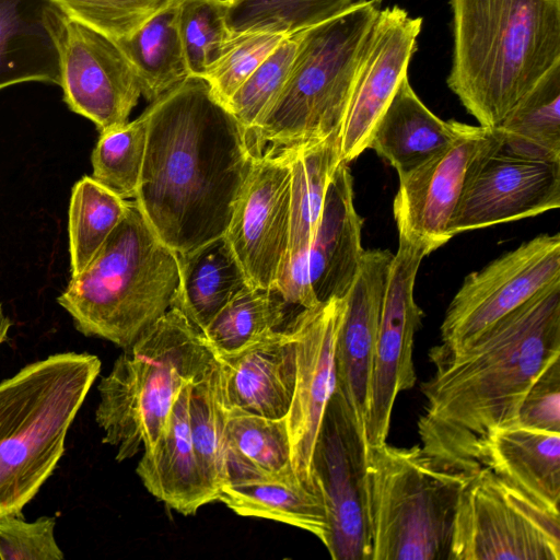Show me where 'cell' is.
Listing matches in <instances>:
<instances>
[{
    "instance_id": "cell-33",
    "label": "cell",
    "mask_w": 560,
    "mask_h": 560,
    "mask_svg": "<svg viewBox=\"0 0 560 560\" xmlns=\"http://www.w3.org/2000/svg\"><path fill=\"white\" fill-rule=\"evenodd\" d=\"M127 202L92 176L74 184L68 223L72 276L83 271L121 221Z\"/></svg>"
},
{
    "instance_id": "cell-21",
    "label": "cell",
    "mask_w": 560,
    "mask_h": 560,
    "mask_svg": "<svg viewBox=\"0 0 560 560\" xmlns=\"http://www.w3.org/2000/svg\"><path fill=\"white\" fill-rule=\"evenodd\" d=\"M228 415L287 417L295 385V340L287 326L229 354L214 355Z\"/></svg>"
},
{
    "instance_id": "cell-8",
    "label": "cell",
    "mask_w": 560,
    "mask_h": 560,
    "mask_svg": "<svg viewBox=\"0 0 560 560\" xmlns=\"http://www.w3.org/2000/svg\"><path fill=\"white\" fill-rule=\"evenodd\" d=\"M474 474L445 467L419 445L369 446L362 482L370 560H447L458 499Z\"/></svg>"
},
{
    "instance_id": "cell-20",
    "label": "cell",
    "mask_w": 560,
    "mask_h": 560,
    "mask_svg": "<svg viewBox=\"0 0 560 560\" xmlns=\"http://www.w3.org/2000/svg\"><path fill=\"white\" fill-rule=\"evenodd\" d=\"M291 170L289 246L276 289L290 305L312 308L315 302L307 279V253L314 238L328 185L341 163L339 135L283 149Z\"/></svg>"
},
{
    "instance_id": "cell-31",
    "label": "cell",
    "mask_w": 560,
    "mask_h": 560,
    "mask_svg": "<svg viewBox=\"0 0 560 560\" xmlns=\"http://www.w3.org/2000/svg\"><path fill=\"white\" fill-rule=\"evenodd\" d=\"M497 128L510 149L560 160V61L515 104Z\"/></svg>"
},
{
    "instance_id": "cell-27",
    "label": "cell",
    "mask_w": 560,
    "mask_h": 560,
    "mask_svg": "<svg viewBox=\"0 0 560 560\" xmlns=\"http://www.w3.org/2000/svg\"><path fill=\"white\" fill-rule=\"evenodd\" d=\"M177 257L180 281L172 307L182 311L200 331L250 285L224 235L177 253Z\"/></svg>"
},
{
    "instance_id": "cell-13",
    "label": "cell",
    "mask_w": 560,
    "mask_h": 560,
    "mask_svg": "<svg viewBox=\"0 0 560 560\" xmlns=\"http://www.w3.org/2000/svg\"><path fill=\"white\" fill-rule=\"evenodd\" d=\"M346 310L345 296L301 310L288 325L295 340V385L285 422L292 465L299 480L318 492L314 453L336 389V343ZM320 494V493H319Z\"/></svg>"
},
{
    "instance_id": "cell-17",
    "label": "cell",
    "mask_w": 560,
    "mask_h": 560,
    "mask_svg": "<svg viewBox=\"0 0 560 560\" xmlns=\"http://www.w3.org/2000/svg\"><path fill=\"white\" fill-rule=\"evenodd\" d=\"M68 107L103 133L128 122L141 96L136 73L117 43L67 16L61 83Z\"/></svg>"
},
{
    "instance_id": "cell-1",
    "label": "cell",
    "mask_w": 560,
    "mask_h": 560,
    "mask_svg": "<svg viewBox=\"0 0 560 560\" xmlns=\"http://www.w3.org/2000/svg\"><path fill=\"white\" fill-rule=\"evenodd\" d=\"M435 372L421 385V447L455 471L482 468L486 442L517 423L530 386L560 359V280L456 350L429 352Z\"/></svg>"
},
{
    "instance_id": "cell-44",
    "label": "cell",
    "mask_w": 560,
    "mask_h": 560,
    "mask_svg": "<svg viewBox=\"0 0 560 560\" xmlns=\"http://www.w3.org/2000/svg\"><path fill=\"white\" fill-rule=\"evenodd\" d=\"M220 2H222L223 4L225 5H229L230 3H232L234 0H218Z\"/></svg>"
},
{
    "instance_id": "cell-18",
    "label": "cell",
    "mask_w": 560,
    "mask_h": 560,
    "mask_svg": "<svg viewBox=\"0 0 560 560\" xmlns=\"http://www.w3.org/2000/svg\"><path fill=\"white\" fill-rule=\"evenodd\" d=\"M422 19L398 7L381 9L359 65L347 114L339 132L340 162L357 159L369 147L378 119L407 71Z\"/></svg>"
},
{
    "instance_id": "cell-34",
    "label": "cell",
    "mask_w": 560,
    "mask_h": 560,
    "mask_svg": "<svg viewBox=\"0 0 560 560\" xmlns=\"http://www.w3.org/2000/svg\"><path fill=\"white\" fill-rule=\"evenodd\" d=\"M188 417L199 468L208 486L218 495L225 482L224 432L228 415L221 399L215 359L190 384Z\"/></svg>"
},
{
    "instance_id": "cell-12",
    "label": "cell",
    "mask_w": 560,
    "mask_h": 560,
    "mask_svg": "<svg viewBox=\"0 0 560 560\" xmlns=\"http://www.w3.org/2000/svg\"><path fill=\"white\" fill-rule=\"evenodd\" d=\"M427 255L423 246L399 237L398 249L389 265L365 424L368 447L386 442L398 394L416 384L413 341L423 314L415 301L413 288L420 264Z\"/></svg>"
},
{
    "instance_id": "cell-42",
    "label": "cell",
    "mask_w": 560,
    "mask_h": 560,
    "mask_svg": "<svg viewBox=\"0 0 560 560\" xmlns=\"http://www.w3.org/2000/svg\"><path fill=\"white\" fill-rule=\"evenodd\" d=\"M517 424L560 432V359L530 386L520 407Z\"/></svg>"
},
{
    "instance_id": "cell-15",
    "label": "cell",
    "mask_w": 560,
    "mask_h": 560,
    "mask_svg": "<svg viewBox=\"0 0 560 560\" xmlns=\"http://www.w3.org/2000/svg\"><path fill=\"white\" fill-rule=\"evenodd\" d=\"M291 170L285 150L259 155L224 234L248 283L276 289L290 234Z\"/></svg>"
},
{
    "instance_id": "cell-32",
    "label": "cell",
    "mask_w": 560,
    "mask_h": 560,
    "mask_svg": "<svg viewBox=\"0 0 560 560\" xmlns=\"http://www.w3.org/2000/svg\"><path fill=\"white\" fill-rule=\"evenodd\" d=\"M290 305L277 289L245 288L201 331L213 355L236 352L279 330Z\"/></svg>"
},
{
    "instance_id": "cell-37",
    "label": "cell",
    "mask_w": 560,
    "mask_h": 560,
    "mask_svg": "<svg viewBox=\"0 0 560 560\" xmlns=\"http://www.w3.org/2000/svg\"><path fill=\"white\" fill-rule=\"evenodd\" d=\"M177 19L189 74L202 78L232 35L226 5L218 0H178Z\"/></svg>"
},
{
    "instance_id": "cell-5",
    "label": "cell",
    "mask_w": 560,
    "mask_h": 560,
    "mask_svg": "<svg viewBox=\"0 0 560 560\" xmlns=\"http://www.w3.org/2000/svg\"><path fill=\"white\" fill-rule=\"evenodd\" d=\"M100 371L96 355L65 352L0 383V517L21 514L52 474Z\"/></svg>"
},
{
    "instance_id": "cell-9",
    "label": "cell",
    "mask_w": 560,
    "mask_h": 560,
    "mask_svg": "<svg viewBox=\"0 0 560 560\" xmlns=\"http://www.w3.org/2000/svg\"><path fill=\"white\" fill-rule=\"evenodd\" d=\"M447 560H560L559 511L482 467L460 492Z\"/></svg>"
},
{
    "instance_id": "cell-16",
    "label": "cell",
    "mask_w": 560,
    "mask_h": 560,
    "mask_svg": "<svg viewBox=\"0 0 560 560\" xmlns=\"http://www.w3.org/2000/svg\"><path fill=\"white\" fill-rule=\"evenodd\" d=\"M364 445L334 393L314 453V481L324 501L334 560H370L363 501Z\"/></svg>"
},
{
    "instance_id": "cell-41",
    "label": "cell",
    "mask_w": 560,
    "mask_h": 560,
    "mask_svg": "<svg viewBox=\"0 0 560 560\" xmlns=\"http://www.w3.org/2000/svg\"><path fill=\"white\" fill-rule=\"evenodd\" d=\"M56 520L40 516L26 522L21 514L0 517V559L61 560L62 550L55 538Z\"/></svg>"
},
{
    "instance_id": "cell-24",
    "label": "cell",
    "mask_w": 560,
    "mask_h": 560,
    "mask_svg": "<svg viewBox=\"0 0 560 560\" xmlns=\"http://www.w3.org/2000/svg\"><path fill=\"white\" fill-rule=\"evenodd\" d=\"M190 384L177 397L163 434L144 448L136 472L145 489L170 509L183 515L217 500L206 482L194 450L188 400Z\"/></svg>"
},
{
    "instance_id": "cell-19",
    "label": "cell",
    "mask_w": 560,
    "mask_h": 560,
    "mask_svg": "<svg viewBox=\"0 0 560 560\" xmlns=\"http://www.w3.org/2000/svg\"><path fill=\"white\" fill-rule=\"evenodd\" d=\"M393 256L387 249H364L345 295L346 310L336 343L335 394L357 430L364 453L380 315Z\"/></svg>"
},
{
    "instance_id": "cell-38",
    "label": "cell",
    "mask_w": 560,
    "mask_h": 560,
    "mask_svg": "<svg viewBox=\"0 0 560 560\" xmlns=\"http://www.w3.org/2000/svg\"><path fill=\"white\" fill-rule=\"evenodd\" d=\"M301 32L287 36L225 104L247 133L281 92L296 55Z\"/></svg>"
},
{
    "instance_id": "cell-26",
    "label": "cell",
    "mask_w": 560,
    "mask_h": 560,
    "mask_svg": "<svg viewBox=\"0 0 560 560\" xmlns=\"http://www.w3.org/2000/svg\"><path fill=\"white\" fill-rule=\"evenodd\" d=\"M481 464L533 499L559 511L560 432L517 423L497 429L486 442Z\"/></svg>"
},
{
    "instance_id": "cell-14",
    "label": "cell",
    "mask_w": 560,
    "mask_h": 560,
    "mask_svg": "<svg viewBox=\"0 0 560 560\" xmlns=\"http://www.w3.org/2000/svg\"><path fill=\"white\" fill-rule=\"evenodd\" d=\"M560 206V160L532 156L501 140L472 171L450 235L535 217Z\"/></svg>"
},
{
    "instance_id": "cell-11",
    "label": "cell",
    "mask_w": 560,
    "mask_h": 560,
    "mask_svg": "<svg viewBox=\"0 0 560 560\" xmlns=\"http://www.w3.org/2000/svg\"><path fill=\"white\" fill-rule=\"evenodd\" d=\"M502 140L500 130L463 124L444 150L399 177L393 202L398 236L428 254L447 243L450 226L472 171Z\"/></svg>"
},
{
    "instance_id": "cell-4",
    "label": "cell",
    "mask_w": 560,
    "mask_h": 560,
    "mask_svg": "<svg viewBox=\"0 0 560 560\" xmlns=\"http://www.w3.org/2000/svg\"><path fill=\"white\" fill-rule=\"evenodd\" d=\"M179 281L177 253L128 200L121 221L57 301L81 334L125 349L173 306Z\"/></svg>"
},
{
    "instance_id": "cell-7",
    "label": "cell",
    "mask_w": 560,
    "mask_h": 560,
    "mask_svg": "<svg viewBox=\"0 0 560 560\" xmlns=\"http://www.w3.org/2000/svg\"><path fill=\"white\" fill-rule=\"evenodd\" d=\"M213 359L202 332L177 307L124 349L97 386L95 410L103 443L116 450L117 462L158 441L182 388Z\"/></svg>"
},
{
    "instance_id": "cell-40",
    "label": "cell",
    "mask_w": 560,
    "mask_h": 560,
    "mask_svg": "<svg viewBox=\"0 0 560 560\" xmlns=\"http://www.w3.org/2000/svg\"><path fill=\"white\" fill-rule=\"evenodd\" d=\"M67 16L113 40L132 35L172 0H54Z\"/></svg>"
},
{
    "instance_id": "cell-43",
    "label": "cell",
    "mask_w": 560,
    "mask_h": 560,
    "mask_svg": "<svg viewBox=\"0 0 560 560\" xmlns=\"http://www.w3.org/2000/svg\"><path fill=\"white\" fill-rule=\"evenodd\" d=\"M11 326L10 318L4 314L2 305L0 303V345L7 340L8 332Z\"/></svg>"
},
{
    "instance_id": "cell-22",
    "label": "cell",
    "mask_w": 560,
    "mask_h": 560,
    "mask_svg": "<svg viewBox=\"0 0 560 560\" xmlns=\"http://www.w3.org/2000/svg\"><path fill=\"white\" fill-rule=\"evenodd\" d=\"M66 20L54 0H0V90L31 81L60 86Z\"/></svg>"
},
{
    "instance_id": "cell-10",
    "label": "cell",
    "mask_w": 560,
    "mask_h": 560,
    "mask_svg": "<svg viewBox=\"0 0 560 560\" xmlns=\"http://www.w3.org/2000/svg\"><path fill=\"white\" fill-rule=\"evenodd\" d=\"M560 280V235L540 234L469 273L442 322L441 348L456 350Z\"/></svg>"
},
{
    "instance_id": "cell-23",
    "label": "cell",
    "mask_w": 560,
    "mask_h": 560,
    "mask_svg": "<svg viewBox=\"0 0 560 560\" xmlns=\"http://www.w3.org/2000/svg\"><path fill=\"white\" fill-rule=\"evenodd\" d=\"M353 197L349 165L340 163L328 185L307 253V279L317 304L347 294L363 255V221L354 208Z\"/></svg>"
},
{
    "instance_id": "cell-30",
    "label": "cell",
    "mask_w": 560,
    "mask_h": 560,
    "mask_svg": "<svg viewBox=\"0 0 560 560\" xmlns=\"http://www.w3.org/2000/svg\"><path fill=\"white\" fill-rule=\"evenodd\" d=\"M217 500L241 516L284 523L328 538L327 515L322 495L298 478L223 485Z\"/></svg>"
},
{
    "instance_id": "cell-28",
    "label": "cell",
    "mask_w": 560,
    "mask_h": 560,
    "mask_svg": "<svg viewBox=\"0 0 560 560\" xmlns=\"http://www.w3.org/2000/svg\"><path fill=\"white\" fill-rule=\"evenodd\" d=\"M224 466V485L298 478L285 418L228 415Z\"/></svg>"
},
{
    "instance_id": "cell-29",
    "label": "cell",
    "mask_w": 560,
    "mask_h": 560,
    "mask_svg": "<svg viewBox=\"0 0 560 560\" xmlns=\"http://www.w3.org/2000/svg\"><path fill=\"white\" fill-rule=\"evenodd\" d=\"M178 0H172L129 37L115 40L150 103L182 84L189 70L178 30Z\"/></svg>"
},
{
    "instance_id": "cell-35",
    "label": "cell",
    "mask_w": 560,
    "mask_h": 560,
    "mask_svg": "<svg viewBox=\"0 0 560 560\" xmlns=\"http://www.w3.org/2000/svg\"><path fill=\"white\" fill-rule=\"evenodd\" d=\"M354 0H234L226 5L231 33L267 32L285 36L346 11Z\"/></svg>"
},
{
    "instance_id": "cell-25",
    "label": "cell",
    "mask_w": 560,
    "mask_h": 560,
    "mask_svg": "<svg viewBox=\"0 0 560 560\" xmlns=\"http://www.w3.org/2000/svg\"><path fill=\"white\" fill-rule=\"evenodd\" d=\"M462 122L445 121L418 97L408 77L397 88L372 132L370 147L404 176L444 150Z\"/></svg>"
},
{
    "instance_id": "cell-39",
    "label": "cell",
    "mask_w": 560,
    "mask_h": 560,
    "mask_svg": "<svg viewBox=\"0 0 560 560\" xmlns=\"http://www.w3.org/2000/svg\"><path fill=\"white\" fill-rule=\"evenodd\" d=\"M267 32L232 33L220 58L202 77L223 105L285 38Z\"/></svg>"
},
{
    "instance_id": "cell-3",
    "label": "cell",
    "mask_w": 560,
    "mask_h": 560,
    "mask_svg": "<svg viewBox=\"0 0 560 560\" xmlns=\"http://www.w3.org/2000/svg\"><path fill=\"white\" fill-rule=\"evenodd\" d=\"M448 88L479 126L498 127L560 61V0H451Z\"/></svg>"
},
{
    "instance_id": "cell-36",
    "label": "cell",
    "mask_w": 560,
    "mask_h": 560,
    "mask_svg": "<svg viewBox=\"0 0 560 560\" xmlns=\"http://www.w3.org/2000/svg\"><path fill=\"white\" fill-rule=\"evenodd\" d=\"M148 119H137L101 133L92 153V177L121 197L135 198L147 148Z\"/></svg>"
},
{
    "instance_id": "cell-6",
    "label": "cell",
    "mask_w": 560,
    "mask_h": 560,
    "mask_svg": "<svg viewBox=\"0 0 560 560\" xmlns=\"http://www.w3.org/2000/svg\"><path fill=\"white\" fill-rule=\"evenodd\" d=\"M382 0H357L301 32L288 79L248 132L256 156L339 135Z\"/></svg>"
},
{
    "instance_id": "cell-2",
    "label": "cell",
    "mask_w": 560,
    "mask_h": 560,
    "mask_svg": "<svg viewBox=\"0 0 560 560\" xmlns=\"http://www.w3.org/2000/svg\"><path fill=\"white\" fill-rule=\"evenodd\" d=\"M143 113L139 210L176 253L223 236L258 158L247 131L200 77H188Z\"/></svg>"
}]
</instances>
